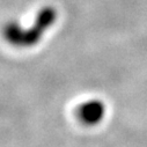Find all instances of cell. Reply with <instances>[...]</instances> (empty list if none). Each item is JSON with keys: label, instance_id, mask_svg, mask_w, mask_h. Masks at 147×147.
<instances>
[{"label": "cell", "instance_id": "6da1fadb", "mask_svg": "<svg viewBox=\"0 0 147 147\" xmlns=\"http://www.w3.org/2000/svg\"><path fill=\"white\" fill-rule=\"evenodd\" d=\"M58 12L52 6L41 8L35 18L34 23L24 28L16 21L7 22L3 28V36L7 43L15 48H32L42 40L43 35L55 24Z\"/></svg>", "mask_w": 147, "mask_h": 147}, {"label": "cell", "instance_id": "7a4b0ae2", "mask_svg": "<svg viewBox=\"0 0 147 147\" xmlns=\"http://www.w3.org/2000/svg\"><path fill=\"white\" fill-rule=\"evenodd\" d=\"M105 113L107 107L102 100L90 98L78 107L77 117L86 126H96L104 119Z\"/></svg>", "mask_w": 147, "mask_h": 147}]
</instances>
